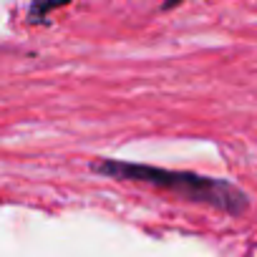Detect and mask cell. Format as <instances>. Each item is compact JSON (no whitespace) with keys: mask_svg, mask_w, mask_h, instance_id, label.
Segmentation results:
<instances>
[{"mask_svg":"<svg viewBox=\"0 0 257 257\" xmlns=\"http://www.w3.org/2000/svg\"><path fill=\"white\" fill-rule=\"evenodd\" d=\"M91 169L103 177L123 179V182H137L147 184L169 194H177L187 202L204 204L227 214H242L249 207V199L242 189L224 179L204 177L197 172H177V169H162L152 164H139V162H118V159H96L91 162Z\"/></svg>","mask_w":257,"mask_h":257,"instance_id":"cell-1","label":"cell"},{"mask_svg":"<svg viewBox=\"0 0 257 257\" xmlns=\"http://www.w3.org/2000/svg\"><path fill=\"white\" fill-rule=\"evenodd\" d=\"M68 3L71 0H33L28 18H31V23H41V18H46L51 11H56L61 6H68Z\"/></svg>","mask_w":257,"mask_h":257,"instance_id":"cell-2","label":"cell"},{"mask_svg":"<svg viewBox=\"0 0 257 257\" xmlns=\"http://www.w3.org/2000/svg\"><path fill=\"white\" fill-rule=\"evenodd\" d=\"M179 3H184V0H167V3H164V11H172V8H177Z\"/></svg>","mask_w":257,"mask_h":257,"instance_id":"cell-3","label":"cell"}]
</instances>
